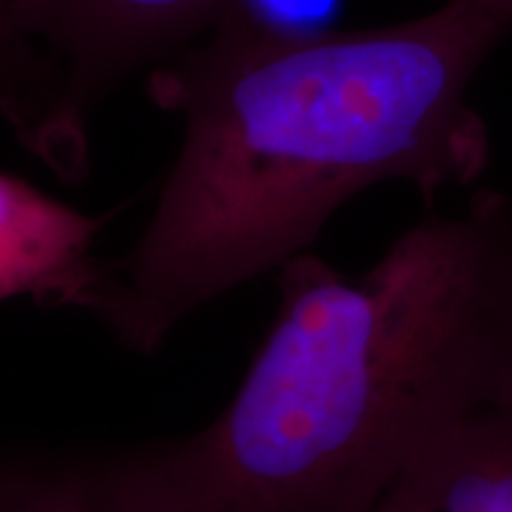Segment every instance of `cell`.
<instances>
[{"instance_id": "cell-5", "label": "cell", "mask_w": 512, "mask_h": 512, "mask_svg": "<svg viewBox=\"0 0 512 512\" xmlns=\"http://www.w3.org/2000/svg\"><path fill=\"white\" fill-rule=\"evenodd\" d=\"M112 216V211L83 214L5 171L0 176L3 299L31 297L48 309H79L100 273L102 259L93 254V242Z\"/></svg>"}, {"instance_id": "cell-3", "label": "cell", "mask_w": 512, "mask_h": 512, "mask_svg": "<svg viewBox=\"0 0 512 512\" xmlns=\"http://www.w3.org/2000/svg\"><path fill=\"white\" fill-rule=\"evenodd\" d=\"M228 0H0V110L64 185L91 174L95 112L138 72L174 60Z\"/></svg>"}, {"instance_id": "cell-7", "label": "cell", "mask_w": 512, "mask_h": 512, "mask_svg": "<svg viewBox=\"0 0 512 512\" xmlns=\"http://www.w3.org/2000/svg\"><path fill=\"white\" fill-rule=\"evenodd\" d=\"M339 3L342 0H228V8L280 34H318L332 29L330 19L337 17Z\"/></svg>"}, {"instance_id": "cell-1", "label": "cell", "mask_w": 512, "mask_h": 512, "mask_svg": "<svg viewBox=\"0 0 512 512\" xmlns=\"http://www.w3.org/2000/svg\"><path fill=\"white\" fill-rule=\"evenodd\" d=\"M512 34V0H446L377 29L280 34L228 8L207 36L147 72L145 93L183 121L150 219L100 261L79 311L152 356L204 306L294 256L380 183L427 204L491 164L470 102Z\"/></svg>"}, {"instance_id": "cell-6", "label": "cell", "mask_w": 512, "mask_h": 512, "mask_svg": "<svg viewBox=\"0 0 512 512\" xmlns=\"http://www.w3.org/2000/svg\"><path fill=\"white\" fill-rule=\"evenodd\" d=\"M368 512H512V399L432 441Z\"/></svg>"}, {"instance_id": "cell-4", "label": "cell", "mask_w": 512, "mask_h": 512, "mask_svg": "<svg viewBox=\"0 0 512 512\" xmlns=\"http://www.w3.org/2000/svg\"><path fill=\"white\" fill-rule=\"evenodd\" d=\"M0 512H195L171 439L119 448H12Z\"/></svg>"}, {"instance_id": "cell-2", "label": "cell", "mask_w": 512, "mask_h": 512, "mask_svg": "<svg viewBox=\"0 0 512 512\" xmlns=\"http://www.w3.org/2000/svg\"><path fill=\"white\" fill-rule=\"evenodd\" d=\"M202 430L171 439L195 512H368L441 434L512 399V192L425 214L361 273L313 252Z\"/></svg>"}]
</instances>
